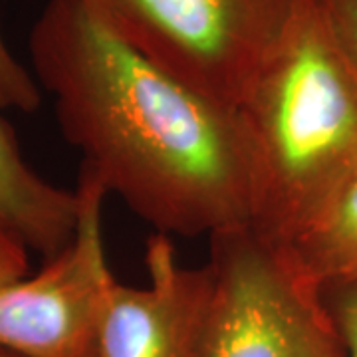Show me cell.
<instances>
[{
  "label": "cell",
  "instance_id": "6da1fadb",
  "mask_svg": "<svg viewBox=\"0 0 357 357\" xmlns=\"http://www.w3.org/2000/svg\"><path fill=\"white\" fill-rule=\"evenodd\" d=\"M28 52L82 167L157 232L211 238L250 225V151L236 109L149 62L82 0H50Z\"/></svg>",
  "mask_w": 357,
  "mask_h": 357
},
{
  "label": "cell",
  "instance_id": "7a4b0ae2",
  "mask_svg": "<svg viewBox=\"0 0 357 357\" xmlns=\"http://www.w3.org/2000/svg\"><path fill=\"white\" fill-rule=\"evenodd\" d=\"M250 229L290 248L357 165V72L321 0H296L244 103Z\"/></svg>",
  "mask_w": 357,
  "mask_h": 357
},
{
  "label": "cell",
  "instance_id": "3957f363",
  "mask_svg": "<svg viewBox=\"0 0 357 357\" xmlns=\"http://www.w3.org/2000/svg\"><path fill=\"white\" fill-rule=\"evenodd\" d=\"M82 2L149 62L236 112L296 4V0Z\"/></svg>",
  "mask_w": 357,
  "mask_h": 357
},
{
  "label": "cell",
  "instance_id": "277c9868",
  "mask_svg": "<svg viewBox=\"0 0 357 357\" xmlns=\"http://www.w3.org/2000/svg\"><path fill=\"white\" fill-rule=\"evenodd\" d=\"M215 302L204 357H347L321 288L250 225L208 238Z\"/></svg>",
  "mask_w": 357,
  "mask_h": 357
},
{
  "label": "cell",
  "instance_id": "5b68a950",
  "mask_svg": "<svg viewBox=\"0 0 357 357\" xmlns=\"http://www.w3.org/2000/svg\"><path fill=\"white\" fill-rule=\"evenodd\" d=\"M77 229L64 252L32 278L0 286V347L24 357H98L109 288L102 208L107 187L82 167Z\"/></svg>",
  "mask_w": 357,
  "mask_h": 357
},
{
  "label": "cell",
  "instance_id": "8992f818",
  "mask_svg": "<svg viewBox=\"0 0 357 357\" xmlns=\"http://www.w3.org/2000/svg\"><path fill=\"white\" fill-rule=\"evenodd\" d=\"M145 264V288L112 284L98 357H204L215 302L213 264L183 266L163 232L147 241Z\"/></svg>",
  "mask_w": 357,
  "mask_h": 357
},
{
  "label": "cell",
  "instance_id": "52a82bcc",
  "mask_svg": "<svg viewBox=\"0 0 357 357\" xmlns=\"http://www.w3.org/2000/svg\"><path fill=\"white\" fill-rule=\"evenodd\" d=\"M79 215L76 191L40 177L22 157L13 128L0 117V217L26 246L50 260L74 241Z\"/></svg>",
  "mask_w": 357,
  "mask_h": 357
},
{
  "label": "cell",
  "instance_id": "ba28073f",
  "mask_svg": "<svg viewBox=\"0 0 357 357\" xmlns=\"http://www.w3.org/2000/svg\"><path fill=\"white\" fill-rule=\"evenodd\" d=\"M290 250L319 288L357 278V165Z\"/></svg>",
  "mask_w": 357,
  "mask_h": 357
},
{
  "label": "cell",
  "instance_id": "9c48e42d",
  "mask_svg": "<svg viewBox=\"0 0 357 357\" xmlns=\"http://www.w3.org/2000/svg\"><path fill=\"white\" fill-rule=\"evenodd\" d=\"M40 103L42 96L36 77L14 58L0 34V109L32 114Z\"/></svg>",
  "mask_w": 357,
  "mask_h": 357
},
{
  "label": "cell",
  "instance_id": "30bf717a",
  "mask_svg": "<svg viewBox=\"0 0 357 357\" xmlns=\"http://www.w3.org/2000/svg\"><path fill=\"white\" fill-rule=\"evenodd\" d=\"M321 298L344 340L347 357H357V278L326 284Z\"/></svg>",
  "mask_w": 357,
  "mask_h": 357
},
{
  "label": "cell",
  "instance_id": "8fae6325",
  "mask_svg": "<svg viewBox=\"0 0 357 357\" xmlns=\"http://www.w3.org/2000/svg\"><path fill=\"white\" fill-rule=\"evenodd\" d=\"M28 246L0 217V286L28 276Z\"/></svg>",
  "mask_w": 357,
  "mask_h": 357
},
{
  "label": "cell",
  "instance_id": "7c38bea8",
  "mask_svg": "<svg viewBox=\"0 0 357 357\" xmlns=\"http://www.w3.org/2000/svg\"><path fill=\"white\" fill-rule=\"evenodd\" d=\"M333 32L357 72V0H321Z\"/></svg>",
  "mask_w": 357,
  "mask_h": 357
},
{
  "label": "cell",
  "instance_id": "4fadbf2b",
  "mask_svg": "<svg viewBox=\"0 0 357 357\" xmlns=\"http://www.w3.org/2000/svg\"><path fill=\"white\" fill-rule=\"evenodd\" d=\"M0 357H24V356L14 354V351H8V349H2V347H0Z\"/></svg>",
  "mask_w": 357,
  "mask_h": 357
}]
</instances>
